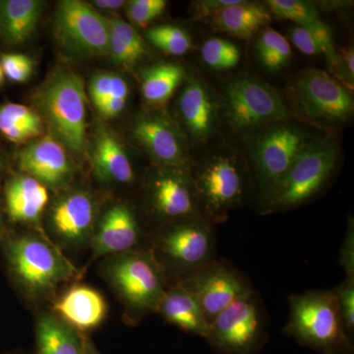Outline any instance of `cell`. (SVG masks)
Returning <instances> with one entry per match:
<instances>
[{"instance_id": "cell-7", "label": "cell", "mask_w": 354, "mask_h": 354, "mask_svg": "<svg viewBox=\"0 0 354 354\" xmlns=\"http://www.w3.org/2000/svg\"><path fill=\"white\" fill-rule=\"evenodd\" d=\"M192 181L200 214L212 225L225 221L243 199L245 179L241 165L232 158H209Z\"/></svg>"}, {"instance_id": "cell-16", "label": "cell", "mask_w": 354, "mask_h": 354, "mask_svg": "<svg viewBox=\"0 0 354 354\" xmlns=\"http://www.w3.org/2000/svg\"><path fill=\"white\" fill-rule=\"evenodd\" d=\"M141 230L134 212L125 204L114 205L100 221L93 239L94 257L136 250Z\"/></svg>"}, {"instance_id": "cell-12", "label": "cell", "mask_w": 354, "mask_h": 354, "mask_svg": "<svg viewBox=\"0 0 354 354\" xmlns=\"http://www.w3.org/2000/svg\"><path fill=\"white\" fill-rule=\"evenodd\" d=\"M295 94L300 109L312 120L337 123L353 115V95L323 70L302 71L295 80Z\"/></svg>"}, {"instance_id": "cell-21", "label": "cell", "mask_w": 354, "mask_h": 354, "mask_svg": "<svg viewBox=\"0 0 354 354\" xmlns=\"http://www.w3.org/2000/svg\"><path fill=\"white\" fill-rule=\"evenodd\" d=\"M48 198V188L28 174L14 177L6 186L7 212L14 221L36 223Z\"/></svg>"}, {"instance_id": "cell-3", "label": "cell", "mask_w": 354, "mask_h": 354, "mask_svg": "<svg viewBox=\"0 0 354 354\" xmlns=\"http://www.w3.org/2000/svg\"><path fill=\"white\" fill-rule=\"evenodd\" d=\"M39 102L57 141L70 152L82 153L86 147L83 79L68 70L55 72L44 86Z\"/></svg>"}, {"instance_id": "cell-9", "label": "cell", "mask_w": 354, "mask_h": 354, "mask_svg": "<svg viewBox=\"0 0 354 354\" xmlns=\"http://www.w3.org/2000/svg\"><path fill=\"white\" fill-rule=\"evenodd\" d=\"M223 99L225 116L235 129H254L288 116L279 95L254 79L239 78L228 83Z\"/></svg>"}, {"instance_id": "cell-38", "label": "cell", "mask_w": 354, "mask_h": 354, "mask_svg": "<svg viewBox=\"0 0 354 354\" xmlns=\"http://www.w3.org/2000/svg\"><path fill=\"white\" fill-rule=\"evenodd\" d=\"M113 73L102 72V73L95 74L91 80L88 90L97 109L108 101L111 97L113 92Z\"/></svg>"}, {"instance_id": "cell-14", "label": "cell", "mask_w": 354, "mask_h": 354, "mask_svg": "<svg viewBox=\"0 0 354 354\" xmlns=\"http://www.w3.org/2000/svg\"><path fill=\"white\" fill-rule=\"evenodd\" d=\"M150 193L156 214L165 220L202 218L192 178L183 172H158L151 181Z\"/></svg>"}, {"instance_id": "cell-8", "label": "cell", "mask_w": 354, "mask_h": 354, "mask_svg": "<svg viewBox=\"0 0 354 354\" xmlns=\"http://www.w3.org/2000/svg\"><path fill=\"white\" fill-rule=\"evenodd\" d=\"M55 34L60 46L77 57L109 53L108 21L85 2L64 0L58 3Z\"/></svg>"}, {"instance_id": "cell-43", "label": "cell", "mask_w": 354, "mask_h": 354, "mask_svg": "<svg viewBox=\"0 0 354 354\" xmlns=\"http://www.w3.org/2000/svg\"><path fill=\"white\" fill-rule=\"evenodd\" d=\"M95 7H99L101 9H106V10H115V9L120 8L125 6L127 2L122 0H95L93 2Z\"/></svg>"}, {"instance_id": "cell-28", "label": "cell", "mask_w": 354, "mask_h": 354, "mask_svg": "<svg viewBox=\"0 0 354 354\" xmlns=\"http://www.w3.org/2000/svg\"><path fill=\"white\" fill-rule=\"evenodd\" d=\"M0 132L13 143H25L41 134L43 120L28 106L6 104L0 106Z\"/></svg>"}, {"instance_id": "cell-34", "label": "cell", "mask_w": 354, "mask_h": 354, "mask_svg": "<svg viewBox=\"0 0 354 354\" xmlns=\"http://www.w3.org/2000/svg\"><path fill=\"white\" fill-rule=\"evenodd\" d=\"M332 292L342 326L351 339L354 330V278H346Z\"/></svg>"}, {"instance_id": "cell-31", "label": "cell", "mask_w": 354, "mask_h": 354, "mask_svg": "<svg viewBox=\"0 0 354 354\" xmlns=\"http://www.w3.org/2000/svg\"><path fill=\"white\" fill-rule=\"evenodd\" d=\"M256 53L261 64L270 71H279L290 62L292 50L288 39L272 29L261 32L256 43Z\"/></svg>"}, {"instance_id": "cell-24", "label": "cell", "mask_w": 354, "mask_h": 354, "mask_svg": "<svg viewBox=\"0 0 354 354\" xmlns=\"http://www.w3.org/2000/svg\"><path fill=\"white\" fill-rule=\"evenodd\" d=\"M93 162L95 174L102 180L123 184L134 180V171L124 149L106 129H102L95 140Z\"/></svg>"}, {"instance_id": "cell-45", "label": "cell", "mask_w": 354, "mask_h": 354, "mask_svg": "<svg viewBox=\"0 0 354 354\" xmlns=\"http://www.w3.org/2000/svg\"><path fill=\"white\" fill-rule=\"evenodd\" d=\"M3 80H4L3 71H2L1 66H0V86H1L2 83H3Z\"/></svg>"}, {"instance_id": "cell-40", "label": "cell", "mask_w": 354, "mask_h": 354, "mask_svg": "<svg viewBox=\"0 0 354 354\" xmlns=\"http://www.w3.org/2000/svg\"><path fill=\"white\" fill-rule=\"evenodd\" d=\"M241 0H204L195 4V13L198 19L214 17L223 9L239 3Z\"/></svg>"}, {"instance_id": "cell-11", "label": "cell", "mask_w": 354, "mask_h": 354, "mask_svg": "<svg viewBox=\"0 0 354 354\" xmlns=\"http://www.w3.org/2000/svg\"><path fill=\"white\" fill-rule=\"evenodd\" d=\"M179 285L197 298L209 324L230 305L256 292L234 266L216 259Z\"/></svg>"}, {"instance_id": "cell-15", "label": "cell", "mask_w": 354, "mask_h": 354, "mask_svg": "<svg viewBox=\"0 0 354 354\" xmlns=\"http://www.w3.org/2000/svg\"><path fill=\"white\" fill-rule=\"evenodd\" d=\"M19 167L46 187H62L68 183L73 174L64 147L51 135L25 147L20 152Z\"/></svg>"}, {"instance_id": "cell-10", "label": "cell", "mask_w": 354, "mask_h": 354, "mask_svg": "<svg viewBox=\"0 0 354 354\" xmlns=\"http://www.w3.org/2000/svg\"><path fill=\"white\" fill-rule=\"evenodd\" d=\"M263 330V312L254 292L216 316L209 324L206 339L225 353L251 354L259 344Z\"/></svg>"}, {"instance_id": "cell-23", "label": "cell", "mask_w": 354, "mask_h": 354, "mask_svg": "<svg viewBox=\"0 0 354 354\" xmlns=\"http://www.w3.org/2000/svg\"><path fill=\"white\" fill-rule=\"evenodd\" d=\"M44 2L6 0L0 2V36L7 44L24 43L36 30Z\"/></svg>"}, {"instance_id": "cell-36", "label": "cell", "mask_w": 354, "mask_h": 354, "mask_svg": "<svg viewBox=\"0 0 354 354\" xmlns=\"http://www.w3.org/2000/svg\"><path fill=\"white\" fill-rule=\"evenodd\" d=\"M0 66L4 76L15 83L29 80L34 70V62L28 55L20 53H3L0 55Z\"/></svg>"}, {"instance_id": "cell-2", "label": "cell", "mask_w": 354, "mask_h": 354, "mask_svg": "<svg viewBox=\"0 0 354 354\" xmlns=\"http://www.w3.org/2000/svg\"><path fill=\"white\" fill-rule=\"evenodd\" d=\"M288 304L286 335L325 353L349 351L351 339L342 326L332 290L292 295Z\"/></svg>"}, {"instance_id": "cell-30", "label": "cell", "mask_w": 354, "mask_h": 354, "mask_svg": "<svg viewBox=\"0 0 354 354\" xmlns=\"http://www.w3.org/2000/svg\"><path fill=\"white\" fill-rule=\"evenodd\" d=\"M266 7L279 19L288 20L310 31H316L325 26L319 17L314 4L302 0H268Z\"/></svg>"}, {"instance_id": "cell-1", "label": "cell", "mask_w": 354, "mask_h": 354, "mask_svg": "<svg viewBox=\"0 0 354 354\" xmlns=\"http://www.w3.org/2000/svg\"><path fill=\"white\" fill-rule=\"evenodd\" d=\"M337 162L334 140L309 142L285 176L263 197V209L281 211L309 201L327 184Z\"/></svg>"}, {"instance_id": "cell-13", "label": "cell", "mask_w": 354, "mask_h": 354, "mask_svg": "<svg viewBox=\"0 0 354 354\" xmlns=\"http://www.w3.org/2000/svg\"><path fill=\"white\" fill-rule=\"evenodd\" d=\"M308 143L304 132L288 125L272 127L261 135L254 144L253 158L264 185V196L285 176Z\"/></svg>"}, {"instance_id": "cell-18", "label": "cell", "mask_w": 354, "mask_h": 354, "mask_svg": "<svg viewBox=\"0 0 354 354\" xmlns=\"http://www.w3.org/2000/svg\"><path fill=\"white\" fill-rule=\"evenodd\" d=\"M133 133L160 164L176 169L186 165L180 139L167 120L158 116H143L134 123Z\"/></svg>"}, {"instance_id": "cell-25", "label": "cell", "mask_w": 354, "mask_h": 354, "mask_svg": "<svg viewBox=\"0 0 354 354\" xmlns=\"http://www.w3.org/2000/svg\"><path fill=\"white\" fill-rule=\"evenodd\" d=\"M218 31L239 39H250L271 22V13L259 3L241 1L212 17Z\"/></svg>"}, {"instance_id": "cell-4", "label": "cell", "mask_w": 354, "mask_h": 354, "mask_svg": "<svg viewBox=\"0 0 354 354\" xmlns=\"http://www.w3.org/2000/svg\"><path fill=\"white\" fill-rule=\"evenodd\" d=\"M106 272L121 299L139 315L157 312L169 288L164 268L152 249L115 255Z\"/></svg>"}, {"instance_id": "cell-19", "label": "cell", "mask_w": 354, "mask_h": 354, "mask_svg": "<svg viewBox=\"0 0 354 354\" xmlns=\"http://www.w3.org/2000/svg\"><path fill=\"white\" fill-rule=\"evenodd\" d=\"M53 310L72 327L88 330L104 322L108 305L99 291L78 285L65 291L53 304Z\"/></svg>"}, {"instance_id": "cell-17", "label": "cell", "mask_w": 354, "mask_h": 354, "mask_svg": "<svg viewBox=\"0 0 354 354\" xmlns=\"http://www.w3.org/2000/svg\"><path fill=\"white\" fill-rule=\"evenodd\" d=\"M94 200L83 191L70 193L60 199L51 213V227L62 241L80 246L93 236Z\"/></svg>"}, {"instance_id": "cell-20", "label": "cell", "mask_w": 354, "mask_h": 354, "mask_svg": "<svg viewBox=\"0 0 354 354\" xmlns=\"http://www.w3.org/2000/svg\"><path fill=\"white\" fill-rule=\"evenodd\" d=\"M167 323L206 339L209 323L197 298L179 283L169 286L158 311Z\"/></svg>"}, {"instance_id": "cell-27", "label": "cell", "mask_w": 354, "mask_h": 354, "mask_svg": "<svg viewBox=\"0 0 354 354\" xmlns=\"http://www.w3.org/2000/svg\"><path fill=\"white\" fill-rule=\"evenodd\" d=\"M39 354H82L83 342L68 326L43 314L37 325Z\"/></svg>"}, {"instance_id": "cell-26", "label": "cell", "mask_w": 354, "mask_h": 354, "mask_svg": "<svg viewBox=\"0 0 354 354\" xmlns=\"http://www.w3.org/2000/svg\"><path fill=\"white\" fill-rule=\"evenodd\" d=\"M109 53L116 64L132 66L143 58L145 44L137 30L120 18H106Z\"/></svg>"}, {"instance_id": "cell-32", "label": "cell", "mask_w": 354, "mask_h": 354, "mask_svg": "<svg viewBox=\"0 0 354 354\" xmlns=\"http://www.w3.org/2000/svg\"><path fill=\"white\" fill-rule=\"evenodd\" d=\"M201 55L205 64L216 70L234 68L241 58V50L234 43L218 38L205 41Z\"/></svg>"}, {"instance_id": "cell-39", "label": "cell", "mask_w": 354, "mask_h": 354, "mask_svg": "<svg viewBox=\"0 0 354 354\" xmlns=\"http://www.w3.org/2000/svg\"><path fill=\"white\" fill-rule=\"evenodd\" d=\"M339 259V265L346 272V278H354V223L353 218H348L346 236L342 241Z\"/></svg>"}, {"instance_id": "cell-37", "label": "cell", "mask_w": 354, "mask_h": 354, "mask_svg": "<svg viewBox=\"0 0 354 354\" xmlns=\"http://www.w3.org/2000/svg\"><path fill=\"white\" fill-rule=\"evenodd\" d=\"M291 43L305 55H324L322 44L308 29L295 26L290 30Z\"/></svg>"}, {"instance_id": "cell-33", "label": "cell", "mask_w": 354, "mask_h": 354, "mask_svg": "<svg viewBox=\"0 0 354 354\" xmlns=\"http://www.w3.org/2000/svg\"><path fill=\"white\" fill-rule=\"evenodd\" d=\"M149 41L167 55H185L191 48L189 35L181 28L172 25L153 27L147 32Z\"/></svg>"}, {"instance_id": "cell-6", "label": "cell", "mask_w": 354, "mask_h": 354, "mask_svg": "<svg viewBox=\"0 0 354 354\" xmlns=\"http://www.w3.org/2000/svg\"><path fill=\"white\" fill-rule=\"evenodd\" d=\"M152 250L178 274L176 283H181L216 259L213 225L203 218L174 221L158 235Z\"/></svg>"}, {"instance_id": "cell-42", "label": "cell", "mask_w": 354, "mask_h": 354, "mask_svg": "<svg viewBox=\"0 0 354 354\" xmlns=\"http://www.w3.org/2000/svg\"><path fill=\"white\" fill-rule=\"evenodd\" d=\"M342 58H344V64L342 66H346V71L348 77L353 79L354 77V51L353 48H346L342 51Z\"/></svg>"}, {"instance_id": "cell-44", "label": "cell", "mask_w": 354, "mask_h": 354, "mask_svg": "<svg viewBox=\"0 0 354 354\" xmlns=\"http://www.w3.org/2000/svg\"><path fill=\"white\" fill-rule=\"evenodd\" d=\"M82 354H100L94 348L92 344L88 342H83V353Z\"/></svg>"}, {"instance_id": "cell-29", "label": "cell", "mask_w": 354, "mask_h": 354, "mask_svg": "<svg viewBox=\"0 0 354 354\" xmlns=\"http://www.w3.org/2000/svg\"><path fill=\"white\" fill-rule=\"evenodd\" d=\"M184 77L183 66L174 64L153 65L142 75L144 99L152 104H162L171 99Z\"/></svg>"}, {"instance_id": "cell-22", "label": "cell", "mask_w": 354, "mask_h": 354, "mask_svg": "<svg viewBox=\"0 0 354 354\" xmlns=\"http://www.w3.org/2000/svg\"><path fill=\"white\" fill-rule=\"evenodd\" d=\"M178 109L191 136L199 141L209 138L215 123V104L201 82L187 84L179 97Z\"/></svg>"}, {"instance_id": "cell-35", "label": "cell", "mask_w": 354, "mask_h": 354, "mask_svg": "<svg viewBox=\"0 0 354 354\" xmlns=\"http://www.w3.org/2000/svg\"><path fill=\"white\" fill-rule=\"evenodd\" d=\"M127 13L133 24L146 27L164 13L165 0H132L127 2Z\"/></svg>"}, {"instance_id": "cell-5", "label": "cell", "mask_w": 354, "mask_h": 354, "mask_svg": "<svg viewBox=\"0 0 354 354\" xmlns=\"http://www.w3.org/2000/svg\"><path fill=\"white\" fill-rule=\"evenodd\" d=\"M7 257L15 278L34 297L48 295L80 274L55 247L32 235L9 242Z\"/></svg>"}, {"instance_id": "cell-41", "label": "cell", "mask_w": 354, "mask_h": 354, "mask_svg": "<svg viewBox=\"0 0 354 354\" xmlns=\"http://www.w3.org/2000/svg\"><path fill=\"white\" fill-rule=\"evenodd\" d=\"M127 100L125 99H111L109 101L102 104L99 109L100 113L102 116L106 118H113L118 116V114L122 113L123 109L125 108Z\"/></svg>"}]
</instances>
